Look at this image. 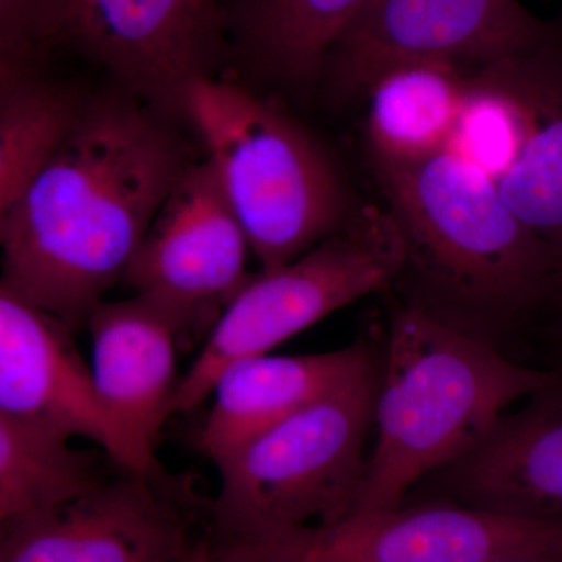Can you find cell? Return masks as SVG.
<instances>
[{
	"mask_svg": "<svg viewBox=\"0 0 562 562\" xmlns=\"http://www.w3.org/2000/svg\"><path fill=\"white\" fill-rule=\"evenodd\" d=\"M449 150L494 180L561 279L562 24L539 49L473 70Z\"/></svg>",
	"mask_w": 562,
	"mask_h": 562,
	"instance_id": "obj_7",
	"label": "cell"
},
{
	"mask_svg": "<svg viewBox=\"0 0 562 562\" xmlns=\"http://www.w3.org/2000/svg\"><path fill=\"white\" fill-rule=\"evenodd\" d=\"M560 371L562 372V368L560 369Z\"/></svg>",
	"mask_w": 562,
	"mask_h": 562,
	"instance_id": "obj_25",
	"label": "cell"
},
{
	"mask_svg": "<svg viewBox=\"0 0 562 562\" xmlns=\"http://www.w3.org/2000/svg\"><path fill=\"white\" fill-rule=\"evenodd\" d=\"M382 362L214 462L221 487L209 528L220 562H269L350 516L368 468Z\"/></svg>",
	"mask_w": 562,
	"mask_h": 562,
	"instance_id": "obj_4",
	"label": "cell"
},
{
	"mask_svg": "<svg viewBox=\"0 0 562 562\" xmlns=\"http://www.w3.org/2000/svg\"><path fill=\"white\" fill-rule=\"evenodd\" d=\"M224 0H72L61 44L109 69L162 117H187L194 81L225 50Z\"/></svg>",
	"mask_w": 562,
	"mask_h": 562,
	"instance_id": "obj_11",
	"label": "cell"
},
{
	"mask_svg": "<svg viewBox=\"0 0 562 562\" xmlns=\"http://www.w3.org/2000/svg\"><path fill=\"white\" fill-rule=\"evenodd\" d=\"M550 302H553L554 305L560 306L562 310V277L554 281L552 295H550Z\"/></svg>",
	"mask_w": 562,
	"mask_h": 562,
	"instance_id": "obj_24",
	"label": "cell"
},
{
	"mask_svg": "<svg viewBox=\"0 0 562 562\" xmlns=\"http://www.w3.org/2000/svg\"><path fill=\"white\" fill-rule=\"evenodd\" d=\"M561 24L520 0H368L324 70L344 98L366 99L390 70L419 63L484 68L539 49Z\"/></svg>",
	"mask_w": 562,
	"mask_h": 562,
	"instance_id": "obj_8",
	"label": "cell"
},
{
	"mask_svg": "<svg viewBox=\"0 0 562 562\" xmlns=\"http://www.w3.org/2000/svg\"><path fill=\"white\" fill-rule=\"evenodd\" d=\"M209 508L161 465L121 469L60 508L2 524L0 562H183Z\"/></svg>",
	"mask_w": 562,
	"mask_h": 562,
	"instance_id": "obj_9",
	"label": "cell"
},
{
	"mask_svg": "<svg viewBox=\"0 0 562 562\" xmlns=\"http://www.w3.org/2000/svg\"><path fill=\"white\" fill-rule=\"evenodd\" d=\"M40 63L0 61V213L57 154L88 99L46 79Z\"/></svg>",
	"mask_w": 562,
	"mask_h": 562,
	"instance_id": "obj_20",
	"label": "cell"
},
{
	"mask_svg": "<svg viewBox=\"0 0 562 562\" xmlns=\"http://www.w3.org/2000/svg\"><path fill=\"white\" fill-rule=\"evenodd\" d=\"M372 336L324 353L258 355L232 362L217 376L198 447L217 462L292 414L341 390L382 360Z\"/></svg>",
	"mask_w": 562,
	"mask_h": 562,
	"instance_id": "obj_16",
	"label": "cell"
},
{
	"mask_svg": "<svg viewBox=\"0 0 562 562\" xmlns=\"http://www.w3.org/2000/svg\"><path fill=\"white\" fill-rule=\"evenodd\" d=\"M251 247L209 158L191 162L155 214L124 283L179 317L188 341L214 327L254 277Z\"/></svg>",
	"mask_w": 562,
	"mask_h": 562,
	"instance_id": "obj_10",
	"label": "cell"
},
{
	"mask_svg": "<svg viewBox=\"0 0 562 562\" xmlns=\"http://www.w3.org/2000/svg\"><path fill=\"white\" fill-rule=\"evenodd\" d=\"M368 0H224L227 33L262 76L305 87Z\"/></svg>",
	"mask_w": 562,
	"mask_h": 562,
	"instance_id": "obj_18",
	"label": "cell"
},
{
	"mask_svg": "<svg viewBox=\"0 0 562 562\" xmlns=\"http://www.w3.org/2000/svg\"><path fill=\"white\" fill-rule=\"evenodd\" d=\"M187 117L261 271L297 260L357 213L327 151L250 91L202 77L188 92Z\"/></svg>",
	"mask_w": 562,
	"mask_h": 562,
	"instance_id": "obj_5",
	"label": "cell"
},
{
	"mask_svg": "<svg viewBox=\"0 0 562 562\" xmlns=\"http://www.w3.org/2000/svg\"><path fill=\"white\" fill-rule=\"evenodd\" d=\"M473 69L419 63L384 74L368 92L371 165H412L449 150Z\"/></svg>",
	"mask_w": 562,
	"mask_h": 562,
	"instance_id": "obj_17",
	"label": "cell"
},
{
	"mask_svg": "<svg viewBox=\"0 0 562 562\" xmlns=\"http://www.w3.org/2000/svg\"><path fill=\"white\" fill-rule=\"evenodd\" d=\"M72 0H0V60L41 63L61 44Z\"/></svg>",
	"mask_w": 562,
	"mask_h": 562,
	"instance_id": "obj_21",
	"label": "cell"
},
{
	"mask_svg": "<svg viewBox=\"0 0 562 562\" xmlns=\"http://www.w3.org/2000/svg\"><path fill=\"white\" fill-rule=\"evenodd\" d=\"M183 562H220L217 558L216 546H214L213 539H211L210 531L201 539V542L195 546L190 557Z\"/></svg>",
	"mask_w": 562,
	"mask_h": 562,
	"instance_id": "obj_23",
	"label": "cell"
},
{
	"mask_svg": "<svg viewBox=\"0 0 562 562\" xmlns=\"http://www.w3.org/2000/svg\"><path fill=\"white\" fill-rule=\"evenodd\" d=\"M558 384L560 369L520 364L419 310L392 306L375 442L347 519L394 512L422 480L479 446L514 403Z\"/></svg>",
	"mask_w": 562,
	"mask_h": 562,
	"instance_id": "obj_3",
	"label": "cell"
},
{
	"mask_svg": "<svg viewBox=\"0 0 562 562\" xmlns=\"http://www.w3.org/2000/svg\"><path fill=\"white\" fill-rule=\"evenodd\" d=\"M91 372L95 390L127 458V471L158 468L155 443L177 384V349L188 341L176 314L144 295L102 302L94 310Z\"/></svg>",
	"mask_w": 562,
	"mask_h": 562,
	"instance_id": "obj_14",
	"label": "cell"
},
{
	"mask_svg": "<svg viewBox=\"0 0 562 562\" xmlns=\"http://www.w3.org/2000/svg\"><path fill=\"white\" fill-rule=\"evenodd\" d=\"M372 168L405 244L392 284L402 305L506 353L512 333L550 302L549 250L462 155Z\"/></svg>",
	"mask_w": 562,
	"mask_h": 562,
	"instance_id": "obj_2",
	"label": "cell"
},
{
	"mask_svg": "<svg viewBox=\"0 0 562 562\" xmlns=\"http://www.w3.org/2000/svg\"><path fill=\"white\" fill-rule=\"evenodd\" d=\"M70 441L60 431L0 414V522L60 508L109 479V454Z\"/></svg>",
	"mask_w": 562,
	"mask_h": 562,
	"instance_id": "obj_19",
	"label": "cell"
},
{
	"mask_svg": "<svg viewBox=\"0 0 562 562\" xmlns=\"http://www.w3.org/2000/svg\"><path fill=\"white\" fill-rule=\"evenodd\" d=\"M72 333L58 317L0 288V414L88 439L127 469Z\"/></svg>",
	"mask_w": 562,
	"mask_h": 562,
	"instance_id": "obj_15",
	"label": "cell"
},
{
	"mask_svg": "<svg viewBox=\"0 0 562 562\" xmlns=\"http://www.w3.org/2000/svg\"><path fill=\"white\" fill-rule=\"evenodd\" d=\"M487 562H562V547L558 549H532L494 558Z\"/></svg>",
	"mask_w": 562,
	"mask_h": 562,
	"instance_id": "obj_22",
	"label": "cell"
},
{
	"mask_svg": "<svg viewBox=\"0 0 562 562\" xmlns=\"http://www.w3.org/2000/svg\"><path fill=\"white\" fill-rule=\"evenodd\" d=\"M191 162L168 120L128 92L88 99L57 154L0 213V288L72 331L87 327Z\"/></svg>",
	"mask_w": 562,
	"mask_h": 562,
	"instance_id": "obj_1",
	"label": "cell"
},
{
	"mask_svg": "<svg viewBox=\"0 0 562 562\" xmlns=\"http://www.w3.org/2000/svg\"><path fill=\"white\" fill-rule=\"evenodd\" d=\"M428 498L562 522V384L503 413L479 446L422 480L405 502Z\"/></svg>",
	"mask_w": 562,
	"mask_h": 562,
	"instance_id": "obj_13",
	"label": "cell"
},
{
	"mask_svg": "<svg viewBox=\"0 0 562 562\" xmlns=\"http://www.w3.org/2000/svg\"><path fill=\"white\" fill-rule=\"evenodd\" d=\"M558 547L562 522H528L428 498L380 516L342 520L271 562H487Z\"/></svg>",
	"mask_w": 562,
	"mask_h": 562,
	"instance_id": "obj_12",
	"label": "cell"
},
{
	"mask_svg": "<svg viewBox=\"0 0 562 562\" xmlns=\"http://www.w3.org/2000/svg\"><path fill=\"white\" fill-rule=\"evenodd\" d=\"M403 261L405 244L391 211L366 205L297 260L254 273L177 384L172 416L210 398L217 376L232 362L269 353L328 314L392 288Z\"/></svg>",
	"mask_w": 562,
	"mask_h": 562,
	"instance_id": "obj_6",
	"label": "cell"
}]
</instances>
